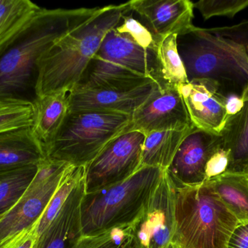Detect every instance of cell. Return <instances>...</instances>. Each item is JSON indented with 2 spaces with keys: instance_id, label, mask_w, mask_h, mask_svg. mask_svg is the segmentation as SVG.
I'll use <instances>...</instances> for the list:
<instances>
[{
  "instance_id": "cell-1",
  "label": "cell",
  "mask_w": 248,
  "mask_h": 248,
  "mask_svg": "<svg viewBox=\"0 0 248 248\" xmlns=\"http://www.w3.org/2000/svg\"><path fill=\"white\" fill-rule=\"evenodd\" d=\"M131 11L129 1L100 7L90 20L55 41L36 63L35 96L71 93L81 81L103 39Z\"/></svg>"
},
{
  "instance_id": "cell-2",
  "label": "cell",
  "mask_w": 248,
  "mask_h": 248,
  "mask_svg": "<svg viewBox=\"0 0 248 248\" xmlns=\"http://www.w3.org/2000/svg\"><path fill=\"white\" fill-rule=\"evenodd\" d=\"M99 9H42L33 24L0 55V98L24 99L22 95L31 87L34 90L39 58Z\"/></svg>"
},
{
  "instance_id": "cell-3",
  "label": "cell",
  "mask_w": 248,
  "mask_h": 248,
  "mask_svg": "<svg viewBox=\"0 0 248 248\" xmlns=\"http://www.w3.org/2000/svg\"><path fill=\"white\" fill-rule=\"evenodd\" d=\"M177 42L189 81L210 80L226 97H243L248 90V44L196 26Z\"/></svg>"
},
{
  "instance_id": "cell-4",
  "label": "cell",
  "mask_w": 248,
  "mask_h": 248,
  "mask_svg": "<svg viewBox=\"0 0 248 248\" xmlns=\"http://www.w3.org/2000/svg\"><path fill=\"white\" fill-rule=\"evenodd\" d=\"M175 186L171 245L176 248H227L240 223L214 189L206 182Z\"/></svg>"
},
{
  "instance_id": "cell-5",
  "label": "cell",
  "mask_w": 248,
  "mask_h": 248,
  "mask_svg": "<svg viewBox=\"0 0 248 248\" xmlns=\"http://www.w3.org/2000/svg\"><path fill=\"white\" fill-rule=\"evenodd\" d=\"M153 82L164 83L157 52L142 48L113 29L105 36L82 79L73 90L132 88Z\"/></svg>"
},
{
  "instance_id": "cell-6",
  "label": "cell",
  "mask_w": 248,
  "mask_h": 248,
  "mask_svg": "<svg viewBox=\"0 0 248 248\" xmlns=\"http://www.w3.org/2000/svg\"><path fill=\"white\" fill-rule=\"evenodd\" d=\"M163 170L142 166L122 183L85 193L81 207L83 235L132 225L142 212Z\"/></svg>"
},
{
  "instance_id": "cell-7",
  "label": "cell",
  "mask_w": 248,
  "mask_h": 248,
  "mask_svg": "<svg viewBox=\"0 0 248 248\" xmlns=\"http://www.w3.org/2000/svg\"><path fill=\"white\" fill-rule=\"evenodd\" d=\"M131 119L124 114L69 112L46 157L86 167L110 141L128 131Z\"/></svg>"
},
{
  "instance_id": "cell-8",
  "label": "cell",
  "mask_w": 248,
  "mask_h": 248,
  "mask_svg": "<svg viewBox=\"0 0 248 248\" xmlns=\"http://www.w3.org/2000/svg\"><path fill=\"white\" fill-rule=\"evenodd\" d=\"M146 135L137 131L124 132L110 141L86 166L85 193L122 183L141 167Z\"/></svg>"
},
{
  "instance_id": "cell-9",
  "label": "cell",
  "mask_w": 248,
  "mask_h": 248,
  "mask_svg": "<svg viewBox=\"0 0 248 248\" xmlns=\"http://www.w3.org/2000/svg\"><path fill=\"white\" fill-rule=\"evenodd\" d=\"M176 186L167 170L152 192L145 207L131 225L141 248H169L175 229Z\"/></svg>"
},
{
  "instance_id": "cell-10",
  "label": "cell",
  "mask_w": 248,
  "mask_h": 248,
  "mask_svg": "<svg viewBox=\"0 0 248 248\" xmlns=\"http://www.w3.org/2000/svg\"><path fill=\"white\" fill-rule=\"evenodd\" d=\"M71 165L41 183H31L20 200L0 216V248H12L39 221Z\"/></svg>"
},
{
  "instance_id": "cell-11",
  "label": "cell",
  "mask_w": 248,
  "mask_h": 248,
  "mask_svg": "<svg viewBox=\"0 0 248 248\" xmlns=\"http://www.w3.org/2000/svg\"><path fill=\"white\" fill-rule=\"evenodd\" d=\"M193 126L177 87L160 84L131 115L128 131L147 134ZM127 131V132H128Z\"/></svg>"
},
{
  "instance_id": "cell-12",
  "label": "cell",
  "mask_w": 248,
  "mask_h": 248,
  "mask_svg": "<svg viewBox=\"0 0 248 248\" xmlns=\"http://www.w3.org/2000/svg\"><path fill=\"white\" fill-rule=\"evenodd\" d=\"M222 146L221 135L193 126L166 170L176 185L201 184L205 182V166L208 160Z\"/></svg>"
},
{
  "instance_id": "cell-13",
  "label": "cell",
  "mask_w": 248,
  "mask_h": 248,
  "mask_svg": "<svg viewBox=\"0 0 248 248\" xmlns=\"http://www.w3.org/2000/svg\"><path fill=\"white\" fill-rule=\"evenodd\" d=\"M192 125L220 135L227 119V97L208 80H192L178 87Z\"/></svg>"
},
{
  "instance_id": "cell-14",
  "label": "cell",
  "mask_w": 248,
  "mask_h": 248,
  "mask_svg": "<svg viewBox=\"0 0 248 248\" xmlns=\"http://www.w3.org/2000/svg\"><path fill=\"white\" fill-rule=\"evenodd\" d=\"M160 84L153 82L132 88L74 90L68 93L69 112L93 111L131 116Z\"/></svg>"
},
{
  "instance_id": "cell-15",
  "label": "cell",
  "mask_w": 248,
  "mask_h": 248,
  "mask_svg": "<svg viewBox=\"0 0 248 248\" xmlns=\"http://www.w3.org/2000/svg\"><path fill=\"white\" fill-rule=\"evenodd\" d=\"M129 4L160 40L170 34H186L195 27L194 2L189 0H134Z\"/></svg>"
},
{
  "instance_id": "cell-16",
  "label": "cell",
  "mask_w": 248,
  "mask_h": 248,
  "mask_svg": "<svg viewBox=\"0 0 248 248\" xmlns=\"http://www.w3.org/2000/svg\"><path fill=\"white\" fill-rule=\"evenodd\" d=\"M85 195V174L73 189L58 216L36 240L33 248H73L83 235L81 207Z\"/></svg>"
},
{
  "instance_id": "cell-17",
  "label": "cell",
  "mask_w": 248,
  "mask_h": 248,
  "mask_svg": "<svg viewBox=\"0 0 248 248\" xmlns=\"http://www.w3.org/2000/svg\"><path fill=\"white\" fill-rule=\"evenodd\" d=\"M31 104L30 128L46 155L69 112L68 93L61 91L35 96Z\"/></svg>"
},
{
  "instance_id": "cell-18",
  "label": "cell",
  "mask_w": 248,
  "mask_h": 248,
  "mask_svg": "<svg viewBox=\"0 0 248 248\" xmlns=\"http://www.w3.org/2000/svg\"><path fill=\"white\" fill-rule=\"evenodd\" d=\"M45 157L42 145L30 128L0 133V173L37 165Z\"/></svg>"
},
{
  "instance_id": "cell-19",
  "label": "cell",
  "mask_w": 248,
  "mask_h": 248,
  "mask_svg": "<svg viewBox=\"0 0 248 248\" xmlns=\"http://www.w3.org/2000/svg\"><path fill=\"white\" fill-rule=\"evenodd\" d=\"M42 9L29 0H0V55L33 24Z\"/></svg>"
},
{
  "instance_id": "cell-20",
  "label": "cell",
  "mask_w": 248,
  "mask_h": 248,
  "mask_svg": "<svg viewBox=\"0 0 248 248\" xmlns=\"http://www.w3.org/2000/svg\"><path fill=\"white\" fill-rule=\"evenodd\" d=\"M242 110L227 118L220 135L230 155L227 172L248 173V90L243 94Z\"/></svg>"
},
{
  "instance_id": "cell-21",
  "label": "cell",
  "mask_w": 248,
  "mask_h": 248,
  "mask_svg": "<svg viewBox=\"0 0 248 248\" xmlns=\"http://www.w3.org/2000/svg\"><path fill=\"white\" fill-rule=\"evenodd\" d=\"M193 126L182 130L154 131L147 134L143 144L141 167L167 169L184 138Z\"/></svg>"
},
{
  "instance_id": "cell-22",
  "label": "cell",
  "mask_w": 248,
  "mask_h": 248,
  "mask_svg": "<svg viewBox=\"0 0 248 248\" xmlns=\"http://www.w3.org/2000/svg\"><path fill=\"white\" fill-rule=\"evenodd\" d=\"M240 224H248V173L226 172L207 181Z\"/></svg>"
},
{
  "instance_id": "cell-23",
  "label": "cell",
  "mask_w": 248,
  "mask_h": 248,
  "mask_svg": "<svg viewBox=\"0 0 248 248\" xmlns=\"http://www.w3.org/2000/svg\"><path fill=\"white\" fill-rule=\"evenodd\" d=\"M178 36L170 34L160 39L157 56L163 83L174 87L189 83L183 61L178 50Z\"/></svg>"
},
{
  "instance_id": "cell-24",
  "label": "cell",
  "mask_w": 248,
  "mask_h": 248,
  "mask_svg": "<svg viewBox=\"0 0 248 248\" xmlns=\"http://www.w3.org/2000/svg\"><path fill=\"white\" fill-rule=\"evenodd\" d=\"M37 166L0 173V216L11 209L26 193L36 176Z\"/></svg>"
},
{
  "instance_id": "cell-25",
  "label": "cell",
  "mask_w": 248,
  "mask_h": 248,
  "mask_svg": "<svg viewBox=\"0 0 248 248\" xmlns=\"http://www.w3.org/2000/svg\"><path fill=\"white\" fill-rule=\"evenodd\" d=\"M31 100L0 98V133L21 128H31Z\"/></svg>"
},
{
  "instance_id": "cell-26",
  "label": "cell",
  "mask_w": 248,
  "mask_h": 248,
  "mask_svg": "<svg viewBox=\"0 0 248 248\" xmlns=\"http://www.w3.org/2000/svg\"><path fill=\"white\" fill-rule=\"evenodd\" d=\"M129 226L93 235H82L73 248H141L132 231L128 230Z\"/></svg>"
},
{
  "instance_id": "cell-27",
  "label": "cell",
  "mask_w": 248,
  "mask_h": 248,
  "mask_svg": "<svg viewBox=\"0 0 248 248\" xmlns=\"http://www.w3.org/2000/svg\"><path fill=\"white\" fill-rule=\"evenodd\" d=\"M248 7V0H201L194 3V8L199 10L205 20L218 16L234 18Z\"/></svg>"
},
{
  "instance_id": "cell-28",
  "label": "cell",
  "mask_w": 248,
  "mask_h": 248,
  "mask_svg": "<svg viewBox=\"0 0 248 248\" xmlns=\"http://www.w3.org/2000/svg\"><path fill=\"white\" fill-rule=\"evenodd\" d=\"M115 29L119 33L126 35L142 48L157 52L160 39H157L145 25L132 16L125 15Z\"/></svg>"
},
{
  "instance_id": "cell-29",
  "label": "cell",
  "mask_w": 248,
  "mask_h": 248,
  "mask_svg": "<svg viewBox=\"0 0 248 248\" xmlns=\"http://www.w3.org/2000/svg\"><path fill=\"white\" fill-rule=\"evenodd\" d=\"M230 163L228 151L220 147L210 157L205 166V182L215 179L227 171Z\"/></svg>"
},
{
  "instance_id": "cell-30",
  "label": "cell",
  "mask_w": 248,
  "mask_h": 248,
  "mask_svg": "<svg viewBox=\"0 0 248 248\" xmlns=\"http://www.w3.org/2000/svg\"><path fill=\"white\" fill-rule=\"evenodd\" d=\"M227 248H248V224H240L234 230Z\"/></svg>"
},
{
  "instance_id": "cell-31",
  "label": "cell",
  "mask_w": 248,
  "mask_h": 248,
  "mask_svg": "<svg viewBox=\"0 0 248 248\" xmlns=\"http://www.w3.org/2000/svg\"><path fill=\"white\" fill-rule=\"evenodd\" d=\"M244 106V100L237 96H230L227 97V118L240 112Z\"/></svg>"
},
{
  "instance_id": "cell-32",
  "label": "cell",
  "mask_w": 248,
  "mask_h": 248,
  "mask_svg": "<svg viewBox=\"0 0 248 248\" xmlns=\"http://www.w3.org/2000/svg\"><path fill=\"white\" fill-rule=\"evenodd\" d=\"M38 223V222H37ZM37 223L28 231L27 234L12 248H33L36 242V226Z\"/></svg>"
},
{
  "instance_id": "cell-33",
  "label": "cell",
  "mask_w": 248,
  "mask_h": 248,
  "mask_svg": "<svg viewBox=\"0 0 248 248\" xmlns=\"http://www.w3.org/2000/svg\"><path fill=\"white\" fill-rule=\"evenodd\" d=\"M176 248L175 246H173V245H170V248Z\"/></svg>"
}]
</instances>
